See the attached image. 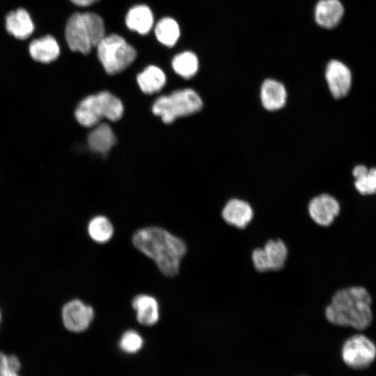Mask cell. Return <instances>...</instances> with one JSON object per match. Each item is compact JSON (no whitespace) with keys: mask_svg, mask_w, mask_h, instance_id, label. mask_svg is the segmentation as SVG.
<instances>
[{"mask_svg":"<svg viewBox=\"0 0 376 376\" xmlns=\"http://www.w3.org/2000/svg\"><path fill=\"white\" fill-rule=\"evenodd\" d=\"M221 215L224 220L229 225L238 228H244L251 221L253 211L247 202L234 198L227 202Z\"/></svg>","mask_w":376,"mask_h":376,"instance_id":"8fae6325","label":"cell"},{"mask_svg":"<svg viewBox=\"0 0 376 376\" xmlns=\"http://www.w3.org/2000/svg\"><path fill=\"white\" fill-rule=\"evenodd\" d=\"M96 47L103 68L110 75L119 73L126 69L136 56L135 49L117 34L105 36Z\"/></svg>","mask_w":376,"mask_h":376,"instance_id":"5b68a950","label":"cell"},{"mask_svg":"<svg viewBox=\"0 0 376 376\" xmlns=\"http://www.w3.org/2000/svg\"><path fill=\"white\" fill-rule=\"evenodd\" d=\"M375 357V345L362 334H356L349 338L342 348L344 362L354 369L368 368L373 362Z\"/></svg>","mask_w":376,"mask_h":376,"instance_id":"8992f818","label":"cell"},{"mask_svg":"<svg viewBox=\"0 0 376 376\" xmlns=\"http://www.w3.org/2000/svg\"><path fill=\"white\" fill-rule=\"evenodd\" d=\"M308 211L311 218L321 226H329L340 213L338 201L327 194L314 197L309 203Z\"/></svg>","mask_w":376,"mask_h":376,"instance_id":"9c48e42d","label":"cell"},{"mask_svg":"<svg viewBox=\"0 0 376 376\" xmlns=\"http://www.w3.org/2000/svg\"><path fill=\"white\" fill-rule=\"evenodd\" d=\"M120 100L108 91H102L84 98L77 107L75 116L84 127H92L103 118L117 121L123 114Z\"/></svg>","mask_w":376,"mask_h":376,"instance_id":"3957f363","label":"cell"},{"mask_svg":"<svg viewBox=\"0 0 376 376\" xmlns=\"http://www.w3.org/2000/svg\"><path fill=\"white\" fill-rule=\"evenodd\" d=\"M202 107L203 102L198 94L191 88H186L159 97L152 106V111L164 123L169 124L179 117L198 112Z\"/></svg>","mask_w":376,"mask_h":376,"instance_id":"277c9868","label":"cell"},{"mask_svg":"<svg viewBox=\"0 0 376 376\" xmlns=\"http://www.w3.org/2000/svg\"><path fill=\"white\" fill-rule=\"evenodd\" d=\"M260 97L263 105L266 109L275 111L285 105L287 93L281 82L267 79L262 84Z\"/></svg>","mask_w":376,"mask_h":376,"instance_id":"9a60e30c","label":"cell"},{"mask_svg":"<svg viewBox=\"0 0 376 376\" xmlns=\"http://www.w3.org/2000/svg\"><path fill=\"white\" fill-rule=\"evenodd\" d=\"M154 22L150 8L146 5H136L128 11L125 24L132 31L145 35L149 33Z\"/></svg>","mask_w":376,"mask_h":376,"instance_id":"e0dca14e","label":"cell"},{"mask_svg":"<svg viewBox=\"0 0 376 376\" xmlns=\"http://www.w3.org/2000/svg\"><path fill=\"white\" fill-rule=\"evenodd\" d=\"M65 36L68 47L73 52L88 54L93 47L85 13H75L69 17Z\"/></svg>","mask_w":376,"mask_h":376,"instance_id":"52a82bcc","label":"cell"},{"mask_svg":"<svg viewBox=\"0 0 376 376\" xmlns=\"http://www.w3.org/2000/svg\"><path fill=\"white\" fill-rule=\"evenodd\" d=\"M7 31L17 39L24 40L29 38L34 31L33 22L24 8L10 11L6 17Z\"/></svg>","mask_w":376,"mask_h":376,"instance_id":"4fadbf2b","label":"cell"},{"mask_svg":"<svg viewBox=\"0 0 376 376\" xmlns=\"http://www.w3.org/2000/svg\"><path fill=\"white\" fill-rule=\"evenodd\" d=\"M155 34L162 44L167 47H173L180 37L179 25L173 18L164 17L157 23Z\"/></svg>","mask_w":376,"mask_h":376,"instance_id":"44dd1931","label":"cell"},{"mask_svg":"<svg viewBox=\"0 0 376 376\" xmlns=\"http://www.w3.org/2000/svg\"><path fill=\"white\" fill-rule=\"evenodd\" d=\"M371 306L372 297L366 288L350 286L334 293L324 314L333 324L364 329L373 322Z\"/></svg>","mask_w":376,"mask_h":376,"instance_id":"7a4b0ae2","label":"cell"},{"mask_svg":"<svg viewBox=\"0 0 376 376\" xmlns=\"http://www.w3.org/2000/svg\"><path fill=\"white\" fill-rule=\"evenodd\" d=\"M29 52L33 60L48 63L58 57L60 47L53 36L47 35L32 40L29 47Z\"/></svg>","mask_w":376,"mask_h":376,"instance_id":"5bb4252c","label":"cell"},{"mask_svg":"<svg viewBox=\"0 0 376 376\" xmlns=\"http://www.w3.org/2000/svg\"><path fill=\"white\" fill-rule=\"evenodd\" d=\"M172 68L175 73L185 79L194 77L198 69L196 55L189 51L178 54L172 60Z\"/></svg>","mask_w":376,"mask_h":376,"instance_id":"7402d4cb","label":"cell"},{"mask_svg":"<svg viewBox=\"0 0 376 376\" xmlns=\"http://www.w3.org/2000/svg\"><path fill=\"white\" fill-rule=\"evenodd\" d=\"M132 307L136 311L138 322L146 326L156 324L159 318L157 300L148 295H139L132 300Z\"/></svg>","mask_w":376,"mask_h":376,"instance_id":"2e32d148","label":"cell"},{"mask_svg":"<svg viewBox=\"0 0 376 376\" xmlns=\"http://www.w3.org/2000/svg\"><path fill=\"white\" fill-rule=\"evenodd\" d=\"M89 26L93 47H96L105 36L104 23L98 14L89 12L85 13Z\"/></svg>","mask_w":376,"mask_h":376,"instance_id":"cb8c5ba5","label":"cell"},{"mask_svg":"<svg viewBox=\"0 0 376 376\" xmlns=\"http://www.w3.org/2000/svg\"><path fill=\"white\" fill-rule=\"evenodd\" d=\"M132 242L136 248L156 263L165 276L173 277L178 274L180 261L187 251L181 239L163 228L148 227L136 231Z\"/></svg>","mask_w":376,"mask_h":376,"instance_id":"6da1fadb","label":"cell"},{"mask_svg":"<svg viewBox=\"0 0 376 376\" xmlns=\"http://www.w3.org/2000/svg\"><path fill=\"white\" fill-rule=\"evenodd\" d=\"M90 237L97 243H105L112 237L113 228L110 221L105 217L97 216L93 218L88 226Z\"/></svg>","mask_w":376,"mask_h":376,"instance_id":"603a6c76","label":"cell"},{"mask_svg":"<svg viewBox=\"0 0 376 376\" xmlns=\"http://www.w3.org/2000/svg\"><path fill=\"white\" fill-rule=\"evenodd\" d=\"M365 187L370 194L376 193V168L369 169L363 178Z\"/></svg>","mask_w":376,"mask_h":376,"instance_id":"4316f807","label":"cell"},{"mask_svg":"<svg viewBox=\"0 0 376 376\" xmlns=\"http://www.w3.org/2000/svg\"><path fill=\"white\" fill-rule=\"evenodd\" d=\"M98 0H70L74 4L78 6H90Z\"/></svg>","mask_w":376,"mask_h":376,"instance_id":"f1b7e54d","label":"cell"},{"mask_svg":"<svg viewBox=\"0 0 376 376\" xmlns=\"http://www.w3.org/2000/svg\"><path fill=\"white\" fill-rule=\"evenodd\" d=\"M326 80L334 97L336 99L346 96L352 84L350 69L337 60L329 61L325 70Z\"/></svg>","mask_w":376,"mask_h":376,"instance_id":"30bf717a","label":"cell"},{"mask_svg":"<svg viewBox=\"0 0 376 376\" xmlns=\"http://www.w3.org/2000/svg\"><path fill=\"white\" fill-rule=\"evenodd\" d=\"M93 318V308L78 299L68 302L62 310L63 324L67 329L73 332L86 330Z\"/></svg>","mask_w":376,"mask_h":376,"instance_id":"ba28073f","label":"cell"},{"mask_svg":"<svg viewBox=\"0 0 376 376\" xmlns=\"http://www.w3.org/2000/svg\"><path fill=\"white\" fill-rule=\"evenodd\" d=\"M263 249L269 270H279L284 267L288 250L282 240H269Z\"/></svg>","mask_w":376,"mask_h":376,"instance_id":"ffe728a7","label":"cell"},{"mask_svg":"<svg viewBox=\"0 0 376 376\" xmlns=\"http://www.w3.org/2000/svg\"><path fill=\"white\" fill-rule=\"evenodd\" d=\"M143 345L141 335L134 330L125 331L120 339L119 345L123 351L134 354L139 351Z\"/></svg>","mask_w":376,"mask_h":376,"instance_id":"d4e9b609","label":"cell"},{"mask_svg":"<svg viewBox=\"0 0 376 376\" xmlns=\"http://www.w3.org/2000/svg\"><path fill=\"white\" fill-rule=\"evenodd\" d=\"M344 8L339 0H320L315 8L316 23L325 29H333L340 22Z\"/></svg>","mask_w":376,"mask_h":376,"instance_id":"7c38bea8","label":"cell"},{"mask_svg":"<svg viewBox=\"0 0 376 376\" xmlns=\"http://www.w3.org/2000/svg\"><path fill=\"white\" fill-rule=\"evenodd\" d=\"M136 81L144 93L152 95L161 91L166 78L162 69L155 65H149L137 75Z\"/></svg>","mask_w":376,"mask_h":376,"instance_id":"d6986e66","label":"cell"},{"mask_svg":"<svg viewBox=\"0 0 376 376\" xmlns=\"http://www.w3.org/2000/svg\"><path fill=\"white\" fill-rule=\"evenodd\" d=\"M1 312H0V322H1Z\"/></svg>","mask_w":376,"mask_h":376,"instance_id":"f546056e","label":"cell"},{"mask_svg":"<svg viewBox=\"0 0 376 376\" xmlns=\"http://www.w3.org/2000/svg\"><path fill=\"white\" fill-rule=\"evenodd\" d=\"M20 361L14 355L0 352V376H19Z\"/></svg>","mask_w":376,"mask_h":376,"instance_id":"484cf974","label":"cell"},{"mask_svg":"<svg viewBox=\"0 0 376 376\" xmlns=\"http://www.w3.org/2000/svg\"><path fill=\"white\" fill-rule=\"evenodd\" d=\"M368 169L363 165L357 166L353 170V175L355 178L361 177L368 173Z\"/></svg>","mask_w":376,"mask_h":376,"instance_id":"83f0119b","label":"cell"},{"mask_svg":"<svg viewBox=\"0 0 376 376\" xmlns=\"http://www.w3.org/2000/svg\"><path fill=\"white\" fill-rule=\"evenodd\" d=\"M116 143V136L111 127L107 123H99L88 136V143L91 150L106 153Z\"/></svg>","mask_w":376,"mask_h":376,"instance_id":"ac0fdd59","label":"cell"}]
</instances>
